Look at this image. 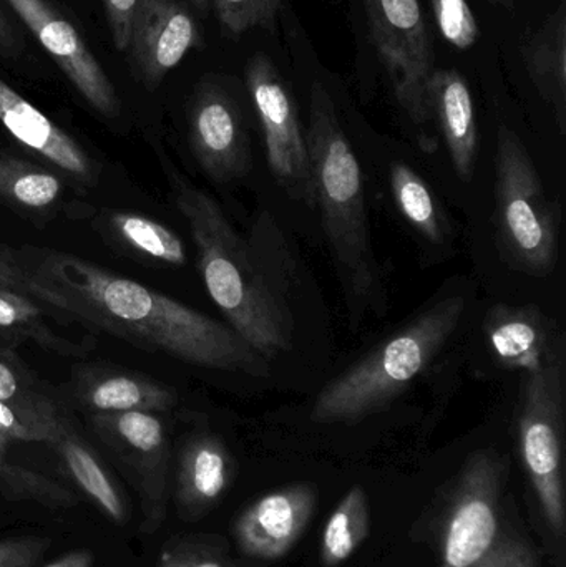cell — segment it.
<instances>
[{
    "label": "cell",
    "mask_w": 566,
    "mask_h": 567,
    "mask_svg": "<svg viewBox=\"0 0 566 567\" xmlns=\"http://www.w3.org/2000/svg\"><path fill=\"white\" fill-rule=\"evenodd\" d=\"M23 292L113 336L153 347L203 369L263 377L269 360L233 327L62 252H42L22 268Z\"/></svg>",
    "instance_id": "6da1fadb"
},
{
    "label": "cell",
    "mask_w": 566,
    "mask_h": 567,
    "mask_svg": "<svg viewBox=\"0 0 566 567\" xmlns=\"http://www.w3.org/2000/svg\"><path fill=\"white\" fill-rule=\"evenodd\" d=\"M173 202L188 223L199 271L213 302L246 342L271 360L292 343L295 320L286 292L261 256L238 235L205 189L165 165Z\"/></svg>",
    "instance_id": "7a4b0ae2"
},
{
    "label": "cell",
    "mask_w": 566,
    "mask_h": 567,
    "mask_svg": "<svg viewBox=\"0 0 566 567\" xmlns=\"http://www.w3.org/2000/svg\"><path fill=\"white\" fill-rule=\"evenodd\" d=\"M316 205L344 284L352 319L359 307L378 296L379 271L372 251L364 179L358 156L339 123L331 93L322 83L311 86L306 132Z\"/></svg>",
    "instance_id": "3957f363"
},
{
    "label": "cell",
    "mask_w": 566,
    "mask_h": 567,
    "mask_svg": "<svg viewBox=\"0 0 566 567\" xmlns=\"http://www.w3.org/2000/svg\"><path fill=\"white\" fill-rule=\"evenodd\" d=\"M465 312V299L445 297L392 333L319 392L316 423H356L398 399L451 340Z\"/></svg>",
    "instance_id": "277c9868"
},
{
    "label": "cell",
    "mask_w": 566,
    "mask_h": 567,
    "mask_svg": "<svg viewBox=\"0 0 566 567\" xmlns=\"http://www.w3.org/2000/svg\"><path fill=\"white\" fill-rule=\"evenodd\" d=\"M497 226L515 265L532 275L552 272L558 258V225L544 183L514 130L498 126L495 156Z\"/></svg>",
    "instance_id": "5b68a950"
},
{
    "label": "cell",
    "mask_w": 566,
    "mask_h": 567,
    "mask_svg": "<svg viewBox=\"0 0 566 567\" xmlns=\"http://www.w3.org/2000/svg\"><path fill=\"white\" fill-rule=\"evenodd\" d=\"M368 19L369 40L388 75L392 95L415 128L421 145L435 150L429 136L434 122L429 105V83L435 56L428 23L419 0H362Z\"/></svg>",
    "instance_id": "8992f818"
},
{
    "label": "cell",
    "mask_w": 566,
    "mask_h": 567,
    "mask_svg": "<svg viewBox=\"0 0 566 567\" xmlns=\"http://www.w3.org/2000/svg\"><path fill=\"white\" fill-rule=\"evenodd\" d=\"M518 440L528 478L545 519L557 536L565 533L564 365L562 360L528 373L522 389Z\"/></svg>",
    "instance_id": "52a82bcc"
},
{
    "label": "cell",
    "mask_w": 566,
    "mask_h": 567,
    "mask_svg": "<svg viewBox=\"0 0 566 567\" xmlns=\"http://www.w3.org/2000/svg\"><path fill=\"white\" fill-rule=\"evenodd\" d=\"M246 86L265 133L266 156L276 182L289 196L316 206L315 176L306 133L299 123L295 100L275 62L256 53L246 63Z\"/></svg>",
    "instance_id": "ba28073f"
},
{
    "label": "cell",
    "mask_w": 566,
    "mask_h": 567,
    "mask_svg": "<svg viewBox=\"0 0 566 567\" xmlns=\"http://www.w3.org/2000/svg\"><path fill=\"white\" fill-rule=\"evenodd\" d=\"M505 460L478 452L465 463L445 523L441 567H475L498 539Z\"/></svg>",
    "instance_id": "9c48e42d"
},
{
    "label": "cell",
    "mask_w": 566,
    "mask_h": 567,
    "mask_svg": "<svg viewBox=\"0 0 566 567\" xmlns=\"http://www.w3.org/2000/svg\"><path fill=\"white\" fill-rule=\"evenodd\" d=\"M69 76L80 95L105 116L119 113L115 89L75 27L45 0H7Z\"/></svg>",
    "instance_id": "30bf717a"
},
{
    "label": "cell",
    "mask_w": 566,
    "mask_h": 567,
    "mask_svg": "<svg viewBox=\"0 0 566 567\" xmlns=\"http://www.w3.org/2000/svg\"><path fill=\"white\" fill-rule=\"evenodd\" d=\"M189 143L199 166L218 183L233 182L248 169L249 140L235 100L216 85H205L189 110Z\"/></svg>",
    "instance_id": "8fae6325"
},
{
    "label": "cell",
    "mask_w": 566,
    "mask_h": 567,
    "mask_svg": "<svg viewBox=\"0 0 566 567\" xmlns=\"http://www.w3.org/2000/svg\"><path fill=\"white\" fill-rule=\"evenodd\" d=\"M318 489L308 483L285 486L253 503L235 525L239 549L249 558L275 561L288 555L311 522Z\"/></svg>",
    "instance_id": "7c38bea8"
},
{
    "label": "cell",
    "mask_w": 566,
    "mask_h": 567,
    "mask_svg": "<svg viewBox=\"0 0 566 567\" xmlns=\"http://www.w3.org/2000/svg\"><path fill=\"white\" fill-rule=\"evenodd\" d=\"M130 45L146 85L156 86L199 45L198 25L175 0H140Z\"/></svg>",
    "instance_id": "4fadbf2b"
},
{
    "label": "cell",
    "mask_w": 566,
    "mask_h": 567,
    "mask_svg": "<svg viewBox=\"0 0 566 567\" xmlns=\"http://www.w3.org/2000/svg\"><path fill=\"white\" fill-rule=\"evenodd\" d=\"M0 123L25 148L83 183L95 182L85 150L0 79Z\"/></svg>",
    "instance_id": "5bb4252c"
},
{
    "label": "cell",
    "mask_w": 566,
    "mask_h": 567,
    "mask_svg": "<svg viewBox=\"0 0 566 567\" xmlns=\"http://www.w3.org/2000/svg\"><path fill=\"white\" fill-rule=\"evenodd\" d=\"M485 332L501 365L535 373L560 360L554 326L531 307L497 306L485 319Z\"/></svg>",
    "instance_id": "9a60e30c"
},
{
    "label": "cell",
    "mask_w": 566,
    "mask_h": 567,
    "mask_svg": "<svg viewBox=\"0 0 566 567\" xmlns=\"http://www.w3.org/2000/svg\"><path fill=\"white\" fill-rule=\"evenodd\" d=\"M429 105L455 173L469 182L477 163L478 130L474 99L465 76L455 69H435L429 83Z\"/></svg>",
    "instance_id": "2e32d148"
},
{
    "label": "cell",
    "mask_w": 566,
    "mask_h": 567,
    "mask_svg": "<svg viewBox=\"0 0 566 567\" xmlns=\"http://www.w3.org/2000/svg\"><path fill=\"white\" fill-rule=\"evenodd\" d=\"M235 463L215 435H196L183 446L178 465V505L188 516L212 508L231 485Z\"/></svg>",
    "instance_id": "e0dca14e"
},
{
    "label": "cell",
    "mask_w": 566,
    "mask_h": 567,
    "mask_svg": "<svg viewBox=\"0 0 566 567\" xmlns=\"http://www.w3.org/2000/svg\"><path fill=\"white\" fill-rule=\"evenodd\" d=\"M100 429L109 432L113 442L132 458L143 478L146 502L156 505L163 498L165 478L166 433L162 420L153 412L102 413L96 419Z\"/></svg>",
    "instance_id": "ac0fdd59"
},
{
    "label": "cell",
    "mask_w": 566,
    "mask_h": 567,
    "mask_svg": "<svg viewBox=\"0 0 566 567\" xmlns=\"http://www.w3.org/2000/svg\"><path fill=\"white\" fill-rule=\"evenodd\" d=\"M522 59L538 95L552 106L562 135L566 132V0L522 43Z\"/></svg>",
    "instance_id": "d6986e66"
},
{
    "label": "cell",
    "mask_w": 566,
    "mask_h": 567,
    "mask_svg": "<svg viewBox=\"0 0 566 567\" xmlns=\"http://www.w3.org/2000/svg\"><path fill=\"white\" fill-rule=\"evenodd\" d=\"M371 513L361 486H352L326 523L321 539V561L336 567L348 561L369 538Z\"/></svg>",
    "instance_id": "ffe728a7"
},
{
    "label": "cell",
    "mask_w": 566,
    "mask_h": 567,
    "mask_svg": "<svg viewBox=\"0 0 566 567\" xmlns=\"http://www.w3.org/2000/svg\"><path fill=\"white\" fill-rule=\"evenodd\" d=\"M85 402L100 413L166 412L176 405V395L166 386L140 377L110 375L86 389Z\"/></svg>",
    "instance_id": "44dd1931"
},
{
    "label": "cell",
    "mask_w": 566,
    "mask_h": 567,
    "mask_svg": "<svg viewBox=\"0 0 566 567\" xmlns=\"http://www.w3.org/2000/svg\"><path fill=\"white\" fill-rule=\"evenodd\" d=\"M389 179L395 205L409 225L428 241L435 245L444 241L445 221L424 178L405 163L394 162Z\"/></svg>",
    "instance_id": "7402d4cb"
},
{
    "label": "cell",
    "mask_w": 566,
    "mask_h": 567,
    "mask_svg": "<svg viewBox=\"0 0 566 567\" xmlns=\"http://www.w3.org/2000/svg\"><path fill=\"white\" fill-rule=\"evenodd\" d=\"M55 445L59 446L60 455L80 488L105 512L106 516L123 525L126 522L125 503L92 450L70 433L69 429L56 440Z\"/></svg>",
    "instance_id": "603a6c76"
},
{
    "label": "cell",
    "mask_w": 566,
    "mask_h": 567,
    "mask_svg": "<svg viewBox=\"0 0 566 567\" xmlns=\"http://www.w3.org/2000/svg\"><path fill=\"white\" fill-rule=\"evenodd\" d=\"M62 193L53 173L9 155H0V202L32 212L50 208Z\"/></svg>",
    "instance_id": "cb8c5ba5"
},
{
    "label": "cell",
    "mask_w": 566,
    "mask_h": 567,
    "mask_svg": "<svg viewBox=\"0 0 566 567\" xmlns=\"http://www.w3.org/2000/svg\"><path fill=\"white\" fill-rule=\"evenodd\" d=\"M110 223L122 241L140 255L169 266L185 265V245L166 226L135 213H113Z\"/></svg>",
    "instance_id": "d4e9b609"
},
{
    "label": "cell",
    "mask_w": 566,
    "mask_h": 567,
    "mask_svg": "<svg viewBox=\"0 0 566 567\" xmlns=\"http://www.w3.org/2000/svg\"><path fill=\"white\" fill-rule=\"evenodd\" d=\"M0 330H9L16 336L35 340L39 346L56 352L73 353L79 350L72 343L56 339L43 319L42 309L37 307L29 296L17 292L3 284H0Z\"/></svg>",
    "instance_id": "484cf974"
},
{
    "label": "cell",
    "mask_w": 566,
    "mask_h": 567,
    "mask_svg": "<svg viewBox=\"0 0 566 567\" xmlns=\"http://www.w3.org/2000/svg\"><path fill=\"white\" fill-rule=\"evenodd\" d=\"M0 402L52 429L65 426L52 402L30 389L29 380L22 375L19 367L3 359L2 355H0Z\"/></svg>",
    "instance_id": "4316f807"
},
{
    "label": "cell",
    "mask_w": 566,
    "mask_h": 567,
    "mask_svg": "<svg viewBox=\"0 0 566 567\" xmlns=\"http://www.w3.org/2000/svg\"><path fill=\"white\" fill-rule=\"evenodd\" d=\"M0 492L12 499H37L50 505H72L75 502L70 493L60 488L45 476L37 475L20 466L9 465L0 458Z\"/></svg>",
    "instance_id": "83f0119b"
},
{
    "label": "cell",
    "mask_w": 566,
    "mask_h": 567,
    "mask_svg": "<svg viewBox=\"0 0 566 567\" xmlns=\"http://www.w3.org/2000/svg\"><path fill=\"white\" fill-rule=\"evenodd\" d=\"M219 22L231 35L251 29L275 30L281 2L279 0H215Z\"/></svg>",
    "instance_id": "f1b7e54d"
},
{
    "label": "cell",
    "mask_w": 566,
    "mask_h": 567,
    "mask_svg": "<svg viewBox=\"0 0 566 567\" xmlns=\"http://www.w3.org/2000/svg\"><path fill=\"white\" fill-rule=\"evenodd\" d=\"M431 3L445 42L457 50H469L477 43L481 30L467 0H431Z\"/></svg>",
    "instance_id": "f546056e"
},
{
    "label": "cell",
    "mask_w": 566,
    "mask_h": 567,
    "mask_svg": "<svg viewBox=\"0 0 566 567\" xmlns=\"http://www.w3.org/2000/svg\"><path fill=\"white\" fill-rule=\"evenodd\" d=\"M65 430L66 426L52 429V426L43 425V423L35 422L30 416L0 402V435L9 442L20 440V442H47L55 445L56 440Z\"/></svg>",
    "instance_id": "4dcf8cb0"
},
{
    "label": "cell",
    "mask_w": 566,
    "mask_h": 567,
    "mask_svg": "<svg viewBox=\"0 0 566 567\" xmlns=\"http://www.w3.org/2000/svg\"><path fill=\"white\" fill-rule=\"evenodd\" d=\"M156 567H236L225 556L202 543L176 542L159 553Z\"/></svg>",
    "instance_id": "1f68e13d"
},
{
    "label": "cell",
    "mask_w": 566,
    "mask_h": 567,
    "mask_svg": "<svg viewBox=\"0 0 566 567\" xmlns=\"http://www.w3.org/2000/svg\"><path fill=\"white\" fill-rule=\"evenodd\" d=\"M50 548V539L12 538L0 542V567H35L43 553Z\"/></svg>",
    "instance_id": "d6a6232c"
},
{
    "label": "cell",
    "mask_w": 566,
    "mask_h": 567,
    "mask_svg": "<svg viewBox=\"0 0 566 567\" xmlns=\"http://www.w3.org/2000/svg\"><path fill=\"white\" fill-rule=\"evenodd\" d=\"M475 567H537V558L524 542L504 538Z\"/></svg>",
    "instance_id": "836d02e7"
},
{
    "label": "cell",
    "mask_w": 566,
    "mask_h": 567,
    "mask_svg": "<svg viewBox=\"0 0 566 567\" xmlns=\"http://www.w3.org/2000/svg\"><path fill=\"white\" fill-rule=\"evenodd\" d=\"M105 2L106 19L112 30L113 42L119 50L130 45L133 17L140 0H103Z\"/></svg>",
    "instance_id": "e575fe53"
},
{
    "label": "cell",
    "mask_w": 566,
    "mask_h": 567,
    "mask_svg": "<svg viewBox=\"0 0 566 567\" xmlns=\"http://www.w3.org/2000/svg\"><path fill=\"white\" fill-rule=\"evenodd\" d=\"M0 284L10 287V289L17 290V292H23V272L17 262L9 261V259L2 258L0 255Z\"/></svg>",
    "instance_id": "d590c367"
},
{
    "label": "cell",
    "mask_w": 566,
    "mask_h": 567,
    "mask_svg": "<svg viewBox=\"0 0 566 567\" xmlns=\"http://www.w3.org/2000/svg\"><path fill=\"white\" fill-rule=\"evenodd\" d=\"M92 553L86 551V549H79V551L66 553L62 558L45 567H92Z\"/></svg>",
    "instance_id": "8d00e7d4"
},
{
    "label": "cell",
    "mask_w": 566,
    "mask_h": 567,
    "mask_svg": "<svg viewBox=\"0 0 566 567\" xmlns=\"http://www.w3.org/2000/svg\"><path fill=\"white\" fill-rule=\"evenodd\" d=\"M484 2H488L494 7H501V9L508 10V12L515 10V0H484Z\"/></svg>",
    "instance_id": "74e56055"
},
{
    "label": "cell",
    "mask_w": 566,
    "mask_h": 567,
    "mask_svg": "<svg viewBox=\"0 0 566 567\" xmlns=\"http://www.w3.org/2000/svg\"><path fill=\"white\" fill-rule=\"evenodd\" d=\"M10 39V30L7 27L6 19L0 16V42H7Z\"/></svg>",
    "instance_id": "f35d334b"
},
{
    "label": "cell",
    "mask_w": 566,
    "mask_h": 567,
    "mask_svg": "<svg viewBox=\"0 0 566 567\" xmlns=\"http://www.w3.org/2000/svg\"><path fill=\"white\" fill-rule=\"evenodd\" d=\"M193 3H195L196 7H198L199 10H203V12H206L209 7V0H192Z\"/></svg>",
    "instance_id": "ab89813d"
},
{
    "label": "cell",
    "mask_w": 566,
    "mask_h": 567,
    "mask_svg": "<svg viewBox=\"0 0 566 567\" xmlns=\"http://www.w3.org/2000/svg\"><path fill=\"white\" fill-rule=\"evenodd\" d=\"M9 440L3 439L2 435H0V458L3 456V452H6V446L9 445Z\"/></svg>",
    "instance_id": "60d3db41"
}]
</instances>
